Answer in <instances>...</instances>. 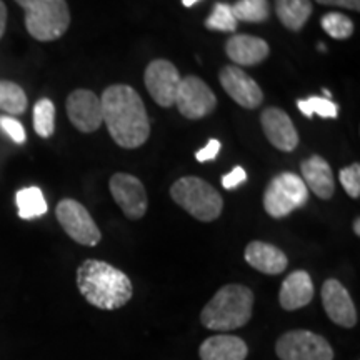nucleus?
Wrapping results in <instances>:
<instances>
[{"label": "nucleus", "mask_w": 360, "mask_h": 360, "mask_svg": "<svg viewBox=\"0 0 360 360\" xmlns=\"http://www.w3.org/2000/svg\"><path fill=\"white\" fill-rule=\"evenodd\" d=\"M101 105L102 122L117 146L137 148L147 142L150 120L137 90L122 84L110 85L103 90Z\"/></svg>", "instance_id": "obj_1"}, {"label": "nucleus", "mask_w": 360, "mask_h": 360, "mask_svg": "<svg viewBox=\"0 0 360 360\" xmlns=\"http://www.w3.org/2000/svg\"><path fill=\"white\" fill-rule=\"evenodd\" d=\"M77 287L90 305L101 310L124 307L132 299V282L114 265L89 259L77 270Z\"/></svg>", "instance_id": "obj_2"}, {"label": "nucleus", "mask_w": 360, "mask_h": 360, "mask_svg": "<svg viewBox=\"0 0 360 360\" xmlns=\"http://www.w3.org/2000/svg\"><path fill=\"white\" fill-rule=\"evenodd\" d=\"M254 292L240 283H231L217 290L200 314L202 326L210 330L227 332L244 327L252 317Z\"/></svg>", "instance_id": "obj_3"}, {"label": "nucleus", "mask_w": 360, "mask_h": 360, "mask_svg": "<svg viewBox=\"0 0 360 360\" xmlns=\"http://www.w3.org/2000/svg\"><path fill=\"white\" fill-rule=\"evenodd\" d=\"M25 12L27 32L39 42L60 39L70 25L65 0H15Z\"/></svg>", "instance_id": "obj_4"}, {"label": "nucleus", "mask_w": 360, "mask_h": 360, "mask_svg": "<svg viewBox=\"0 0 360 360\" xmlns=\"http://www.w3.org/2000/svg\"><path fill=\"white\" fill-rule=\"evenodd\" d=\"M174 202L200 222L219 219L224 209L220 193L209 182L199 177H182L170 187Z\"/></svg>", "instance_id": "obj_5"}, {"label": "nucleus", "mask_w": 360, "mask_h": 360, "mask_svg": "<svg viewBox=\"0 0 360 360\" xmlns=\"http://www.w3.org/2000/svg\"><path fill=\"white\" fill-rule=\"evenodd\" d=\"M309 200V188L294 172H282L270 180L264 193V209L270 217L283 219L302 209Z\"/></svg>", "instance_id": "obj_6"}, {"label": "nucleus", "mask_w": 360, "mask_h": 360, "mask_svg": "<svg viewBox=\"0 0 360 360\" xmlns=\"http://www.w3.org/2000/svg\"><path fill=\"white\" fill-rule=\"evenodd\" d=\"M276 352L281 360H334V350L322 335L290 330L278 337Z\"/></svg>", "instance_id": "obj_7"}, {"label": "nucleus", "mask_w": 360, "mask_h": 360, "mask_svg": "<svg viewBox=\"0 0 360 360\" xmlns=\"http://www.w3.org/2000/svg\"><path fill=\"white\" fill-rule=\"evenodd\" d=\"M57 220L67 236L80 245L94 247L102 240V233L89 210L74 199H64L57 204Z\"/></svg>", "instance_id": "obj_8"}, {"label": "nucleus", "mask_w": 360, "mask_h": 360, "mask_svg": "<svg viewBox=\"0 0 360 360\" xmlns=\"http://www.w3.org/2000/svg\"><path fill=\"white\" fill-rule=\"evenodd\" d=\"M180 114L191 120L204 119L217 107V97L204 80L188 75L180 80L175 103Z\"/></svg>", "instance_id": "obj_9"}, {"label": "nucleus", "mask_w": 360, "mask_h": 360, "mask_svg": "<svg viewBox=\"0 0 360 360\" xmlns=\"http://www.w3.org/2000/svg\"><path fill=\"white\" fill-rule=\"evenodd\" d=\"M180 80L182 79H180L177 67L164 58L150 62L146 69V75H143V82H146L150 97L165 109L175 103Z\"/></svg>", "instance_id": "obj_10"}, {"label": "nucleus", "mask_w": 360, "mask_h": 360, "mask_svg": "<svg viewBox=\"0 0 360 360\" xmlns=\"http://www.w3.org/2000/svg\"><path fill=\"white\" fill-rule=\"evenodd\" d=\"M109 188L117 205L122 209L124 215L130 220L142 219L147 212V192L143 184L130 174L117 172L112 175Z\"/></svg>", "instance_id": "obj_11"}, {"label": "nucleus", "mask_w": 360, "mask_h": 360, "mask_svg": "<svg viewBox=\"0 0 360 360\" xmlns=\"http://www.w3.org/2000/svg\"><path fill=\"white\" fill-rule=\"evenodd\" d=\"M67 115L75 129L84 134H92L102 124V105L92 90L77 89L67 97Z\"/></svg>", "instance_id": "obj_12"}, {"label": "nucleus", "mask_w": 360, "mask_h": 360, "mask_svg": "<svg viewBox=\"0 0 360 360\" xmlns=\"http://www.w3.org/2000/svg\"><path fill=\"white\" fill-rule=\"evenodd\" d=\"M219 80L227 96L244 109H257L264 101L262 89L259 87V84L236 65H225L220 70Z\"/></svg>", "instance_id": "obj_13"}, {"label": "nucleus", "mask_w": 360, "mask_h": 360, "mask_svg": "<svg viewBox=\"0 0 360 360\" xmlns=\"http://www.w3.org/2000/svg\"><path fill=\"white\" fill-rule=\"evenodd\" d=\"M323 310L337 326L352 328L357 326V310L344 285L335 278H327L322 285Z\"/></svg>", "instance_id": "obj_14"}, {"label": "nucleus", "mask_w": 360, "mask_h": 360, "mask_svg": "<svg viewBox=\"0 0 360 360\" xmlns=\"http://www.w3.org/2000/svg\"><path fill=\"white\" fill-rule=\"evenodd\" d=\"M265 137L274 147L282 152H292L299 146V134L292 124L290 117L277 107H269L260 115Z\"/></svg>", "instance_id": "obj_15"}, {"label": "nucleus", "mask_w": 360, "mask_h": 360, "mask_svg": "<svg viewBox=\"0 0 360 360\" xmlns=\"http://www.w3.org/2000/svg\"><path fill=\"white\" fill-rule=\"evenodd\" d=\"M225 52L233 64L237 65H257L269 57L270 49L264 39L254 35H233L225 44Z\"/></svg>", "instance_id": "obj_16"}, {"label": "nucleus", "mask_w": 360, "mask_h": 360, "mask_svg": "<svg viewBox=\"0 0 360 360\" xmlns=\"http://www.w3.org/2000/svg\"><path fill=\"white\" fill-rule=\"evenodd\" d=\"M245 262L267 276H278L289 265V259L281 249L267 242L254 240L245 247Z\"/></svg>", "instance_id": "obj_17"}, {"label": "nucleus", "mask_w": 360, "mask_h": 360, "mask_svg": "<svg viewBox=\"0 0 360 360\" xmlns=\"http://www.w3.org/2000/svg\"><path fill=\"white\" fill-rule=\"evenodd\" d=\"M300 172H302L304 184L309 191L314 192V195L323 200L332 199L335 192V182L330 165L326 159H322L321 155L309 157L300 165Z\"/></svg>", "instance_id": "obj_18"}, {"label": "nucleus", "mask_w": 360, "mask_h": 360, "mask_svg": "<svg viewBox=\"0 0 360 360\" xmlns=\"http://www.w3.org/2000/svg\"><path fill=\"white\" fill-rule=\"evenodd\" d=\"M314 299V282L305 270H295L282 282L278 302L282 309L297 310L309 305Z\"/></svg>", "instance_id": "obj_19"}, {"label": "nucleus", "mask_w": 360, "mask_h": 360, "mask_svg": "<svg viewBox=\"0 0 360 360\" xmlns=\"http://www.w3.org/2000/svg\"><path fill=\"white\" fill-rule=\"evenodd\" d=\"M202 360H245L249 347L237 335H214L202 342L200 345Z\"/></svg>", "instance_id": "obj_20"}, {"label": "nucleus", "mask_w": 360, "mask_h": 360, "mask_svg": "<svg viewBox=\"0 0 360 360\" xmlns=\"http://www.w3.org/2000/svg\"><path fill=\"white\" fill-rule=\"evenodd\" d=\"M276 13L283 27L300 32L312 13V4L310 0H277Z\"/></svg>", "instance_id": "obj_21"}, {"label": "nucleus", "mask_w": 360, "mask_h": 360, "mask_svg": "<svg viewBox=\"0 0 360 360\" xmlns=\"http://www.w3.org/2000/svg\"><path fill=\"white\" fill-rule=\"evenodd\" d=\"M15 204L19 209V217L24 220L39 219L47 214L49 205L42 191L39 187H25L15 193Z\"/></svg>", "instance_id": "obj_22"}, {"label": "nucleus", "mask_w": 360, "mask_h": 360, "mask_svg": "<svg viewBox=\"0 0 360 360\" xmlns=\"http://www.w3.org/2000/svg\"><path fill=\"white\" fill-rule=\"evenodd\" d=\"M0 110L11 115H20L27 110V96L20 85L0 80Z\"/></svg>", "instance_id": "obj_23"}, {"label": "nucleus", "mask_w": 360, "mask_h": 360, "mask_svg": "<svg viewBox=\"0 0 360 360\" xmlns=\"http://www.w3.org/2000/svg\"><path fill=\"white\" fill-rule=\"evenodd\" d=\"M232 12L237 22L259 24L270 17V4L269 0H237L232 6Z\"/></svg>", "instance_id": "obj_24"}, {"label": "nucleus", "mask_w": 360, "mask_h": 360, "mask_svg": "<svg viewBox=\"0 0 360 360\" xmlns=\"http://www.w3.org/2000/svg\"><path fill=\"white\" fill-rule=\"evenodd\" d=\"M34 130L42 139L52 137L56 132V105L49 98H40L34 105Z\"/></svg>", "instance_id": "obj_25"}, {"label": "nucleus", "mask_w": 360, "mask_h": 360, "mask_svg": "<svg viewBox=\"0 0 360 360\" xmlns=\"http://www.w3.org/2000/svg\"><path fill=\"white\" fill-rule=\"evenodd\" d=\"M322 29L335 40H345L354 34V22L340 12H328L321 20Z\"/></svg>", "instance_id": "obj_26"}, {"label": "nucleus", "mask_w": 360, "mask_h": 360, "mask_svg": "<svg viewBox=\"0 0 360 360\" xmlns=\"http://www.w3.org/2000/svg\"><path fill=\"white\" fill-rule=\"evenodd\" d=\"M297 107L307 119L314 117V114L321 115L322 119H337L339 115V107L323 97H309L304 101H297Z\"/></svg>", "instance_id": "obj_27"}, {"label": "nucleus", "mask_w": 360, "mask_h": 360, "mask_svg": "<svg viewBox=\"0 0 360 360\" xmlns=\"http://www.w3.org/2000/svg\"><path fill=\"white\" fill-rule=\"evenodd\" d=\"M205 27L209 30H219V32H236L237 19L233 17L232 6L227 4H215L214 11L209 19L205 20Z\"/></svg>", "instance_id": "obj_28"}, {"label": "nucleus", "mask_w": 360, "mask_h": 360, "mask_svg": "<svg viewBox=\"0 0 360 360\" xmlns=\"http://www.w3.org/2000/svg\"><path fill=\"white\" fill-rule=\"evenodd\" d=\"M342 187L345 188L349 197L352 199H359L360 197V165L355 162V164L349 165V167L342 169L339 174Z\"/></svg>", "instance_id": "obj_29"}, {"label": "nucleus", "mask_w": 360, "mask_h": 360, "mask_svg": "<svg viewBox=\"0 0 360 360\" xmlns=\"http://www.w3.org/2000/svg\"><path fill=\"white\" fill-rule=\"evenodd\" d=\"M0 129H2V132L7 134L15 143L25 142L27 135L24 125H22L17 119H13V117L0 115Z\"/></svg>", "instance_id": "obj_30"}, {"label": "nucleus", "mask_w": 360, "mask_h": 360, "mask_svg": "<svg viewBox=\"0 0 360 360\" xmlns=\"http://www.w3.org/2000/svg\"><path fill=\"white\" fill-rule=\"evenodd\" d=\"M247 180V172L242 167H233L231 172L225 174L222 177V186L224 188H227V191H232V188H236L240 186V184H244Z\"/></svg>", "instance_id": "obj_31"}, {"label": "nucleus", "mask_w": 360, "mask_h": 360, "mask_svg": "<svg viewBox=\"0 0 360 360\" xmlns=\"http://www.w3.org/2000/svg\"><path fill=\"white\" fill-rule=\"evenodd\" d=\"M219 152H220V142L212 139V141H209V143H207L204 148H200V150L197 152L195 157L199 162L215 160V157L219 155Z\"/></svg>", "instance_id": "obj_32"}, {"label": "nucleus", "mask_w": 360, "mask_h": 360, "mask_svg": "<svg viewBox=\"0 0 360 360\" xmlns=\"http://www.w3.org/2000/svg\"><path fill=\"white\" fill-rule=\"evenodd\" d=\"M315 2L322 4V6H334V7H344L349 11H360V0H315Z\"/></svg>", "instance_id": "obj_33"}, {"label": "nucleus", "mask_w": 360, "mask_h": 360, "mask_svg": "<svg viewBox=\"0 0 360 360\" xmlns=\"http://www.w3.org/2000/svg\"><path fill=\"white\" fill-rule=\"evenodd\" d=\"M6 27H7V7L6 4L0 0V39H2L4 32H6Z\"/></svg>", "instance_id": "obj_34"}, {"label": "nucleus", "mask_w": 360, "mask_h": 360, "mask_svg": "<svg viewBox=\"0 0 360 360\" xmlns=\"http://www.w3.org/2000/svg\"><path fill=\"white\" fill-rule=\"evenodd\" d=\"M354 232L355 236H360V219L354 220Z\"/></svg>", "instance_id": "obj_35"}, {"label": "nucleus", "mask_w": 360, "mask_h": 360, "mask_svg": "<svg viewBox=\"0 0 360 360\" xmlns=\"http://www.w3.org/2000/svg\"><path fill=\"white\" fill-rule=\"evenodd\" d=\"M197 2H199V0H182V4H184V6H186V7H193Z\"/></svg>", "instance_id": "obj_36"}, {"label": "nucleus", "mask_w": 360, "mask_h": 360, "mask_svg": "<svg viewBox=\"0 0 360 360\" xmlns=\"http://www.w3.org/2000/svg\"><path fill=\"white\" fill-rule=\"evenodd\" d=\"M323 96H326V98H328V101H330V92H328L327 89H323Z\"/></svg>", "instance_id": "obj_37"}]
</instances>
